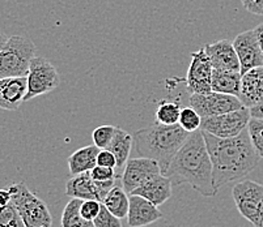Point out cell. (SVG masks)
<instances>
[{"mask_svg": "<svg viewBox=\"0 0 263 227\" xmlns=\"http://www.w3.org/2000/svg\"><path fill=\"white\" fill-rule=\"evenodd\" d=\"M133 145H134L133 136H131L130 133L126 132L124 130H122V128H118V127H117L116 135H114L113 140H111V142H110V145L106 148V149H109L110 152L116 155V159H117L116 173L119 179L122 178V174H123V170L128 161V157H130Z\"/></svg>", "mask_w": 263, "mask_h": 227, "instance_id": "obj_19", "label": "cell"}, {"mask_svg": "<svg viewBox=\"0 0 263 227\" xmlns=\"http://www.w3.org/2000/svg\"><path fill=\"white\" fill-rule=\"evenodd\" d=\"M243 8L257 16H263V0H241Z\"/></svg>", "mask_w": 263, "mask_h": 227, "instance_id": "obj_33", "label": "cell"}, {"mask_svg": "<svg viewBox=\"0 0 263 227\" xmlns=\"http://www.w3.org/2000/svg\"><path fill=\"white\" fill-rule=\"evenodd\" d=\"M83 200L71 198L62 213V227H95L93 221H88L81 216L80 207Z\"/></svg>", "mask_w": 263, "mask_h": 227, "instance_id": "obj_23", "label": "cell"}, {"mask_svg": "<svg viewBox=\"0 0 263 227\" xmlns=\"http://www.w3.org/2000/svg\"><path fill=\"white\" fill-rule=\"evenodd\" d=\"M8 35L7 34H4V33H2L0 32V50L3 49V46L4 45L7 44V40H8Z\"/></svg>", "mask_w": 263, "mask_h": 227, "instance_id": "obj_37", "label": "cell"}, {"mask_svg": "<svg viewBox=\"0 0 263 227\" xmlns=\"http://www.w3.org/2000/svg\"><path fill=\"white\" fill-rule=\"evenodd\" d=\"M189 104L197 110L202 118L221 115L226 112L243 107L241 99L236 95L223 94L217 92H211L209 94H190Z\"/></svg>", "mask_w": 263, "mask_h": 227, "instance_id": "obj_10", "label": "cell"}, {"mask_svg": "<svg viewBox=\"0 0 263 227\" xmlns=\"http://www.w3.org/2000/svg\"><path fill=\"white\" fill-rule=\"evenodd\" d=\"M248 131L255 152L260 158H263V119H250L248 124Z\"/></svg>", "mask_w": 263, "mask_h": 227, "instance_id": "obj_26", "label": "cell"}, {"mask_svg": "<svg viewBox=\"0 0 263 227\" xmlns=\"http://www.w3.org/2000/svg\"><path fill=\"white\" fill-rule=\"evenodd\" d=\"M214 66L204 47L191 54V61L186 75V88L190 94H209L212 92Z\"/></svg>", "mask_w": 263, "mask_h": 227, "instance_id": "obj_9", "label": "cell"}, {"mask_svg": "<svg viewBox=\"0 0 263 227\" xmlns=\"http://www.w3.org/2000/svg\"><path fill=\"white\" fill-rule=\"evenodd\" d=\"M250 115H252V118L255 119H263V97L254 106L250 107Z\"/></svg>", "mask_w": 263, "mask_h": 227, "instance_id": "obj_34", "label": "cell"}, {"mask_svg": "<svg viewBox=\"0 0 263 227\" xmlns=\"http://www.w3.org/2000/svg\"><path fill=\"white\" fill-rule=\"evenodd\" d=\"M8 190L12 204L18 210L26 227H52V216L46 202L34 195L24 181L12 184Z\"/></svg>", "mask_w": 263, "mask_h": 227, "instance_id": "obj_5", "label": "cell"}, {"mask_svg": "<svg viewBox=\"0 0 263 227\" xmlns=\"http://www.w3.org/2000/svg\"><path fill=\"white\" fill-rule=\"evenodd\" d=\"M90 175L95 179L96 181H106V180H113V179H119L117 176L116 170L110 169V167L105 166H97L93 170H90Z\"/></svg>", "mask_w": 263, "mask_h": 227, "instance_id": "obj_31", "label": "cell"}, {"mask_svg": "<svg viewBox=\"0 0 263 227\" xmlns=\"http://www.w3.org/2000/svg\"><path fill=\"white\" fill-rule=\"evenodd\" d=\"M97 164H99V166L110 167V169L116 170L117 167L116 155L110 152L109 149H101L99 152V155H97Z\"/></svg>", "mask_w": 263, "mask_h": 227, "instance_id": "obj_32", "label": "cell"}, {"mask_svg": "<svg viewBox=\"0 0 263 227\" xmlns=\"http://www.w3.org/2000/svg\"><path fill=\"white\" fill-rule=\"evenodd\" d=\"M28 77H7L0 80V109L16 111L25 102Z\"/></svg>", "mask_w": 263, "mask_h": 227, "instance_id": "obj_14", "label": "cell"}, {"mask_svg": "<svg viewBox=\"0 0 263 227\" xmlns=\"http://www.w3.org/2000/svg\"><path fill=\"white\" fill-rule=\"evenodd\" d=\"M93 223H95V227H122L121 218L114 216L104 204L101 205V210H100L99 216L95 218Z\"/></svg>", "mask_w": 263, "mask_h": 227, "instance_id": "obj_29", "label": "cell"}, {"mask_svg": "<svg viewBox=\"0 0 263 227\" xmlns=\"http://www.w3.org/2000/svg\"><path fill=\"white\" fill-rule=\"evenodd\" d=\"M263 97V66L255 67L242 75L240 99L246 107H253Z\"/></svg>", "mask_w": 263, "mask_h": 227, "instance_id": "obj_17", "label": "cell"}, {"mask_svg": "<svg viewBox=\"0 0 263 227\" xmlns=\"http://www.w3.org/2000/svg\"><path fill=\"white\" fill-rule=\"evenodd\" d=\"M233 46L240 59L241 73H246L255 67L263 66V54L255 29L246 30L234 38Z\"/></svg>", "mask_w": 263, "mask_h": 227, "instance_id": "obj_12", "label": "cell"}, {"mask_svg": "<svg viewBox=\"0 0 263 227\" xmlns=\"http://www.w3.org/2000/svg\"><path fill=\"white\" fill-rule=\"evenodd\" d=\"M28 92L25 101H30L38 95L47 94L59 87L61 76L58 71L47 59L42 56H34L30 61L28 73Z\"/></svg>", "mask_w": 263, "mask_h": 227, "instance_id": "obj_8", "label": "cell"}, {"mask_svg": "<svg viewBox=\"0 0 263 227\" xmlns=\"http://www.w3.org/2000/svg\"><path fill=\"white\" fill-rule=\"evenodd\" d=\"M117 127L114 126H101L97 127L92 133L93 144L100 149H106L116 135Z\"/></svg>", "mask_w": 263, "mask_h": 227, "instance_id": "obj_28", "label": "cell"}, {"mask_svg": "<svg viewBox=\"0 0 263 227\" xmlns=\"http://www.w3.org/2000/svg\"><path fill=\"white\" fill-rule=\"evenodd\" d=\"M12 202V195L11 191L7 188V190H0V209L8 207Z\"/></svg>", "mask_w": 263, "mask_h": 227, "instance_id": "obj_35", "label": "cell"}, {"mask_svg": "<svg viewBox=\"0 0 263 227\" xmlns=\"http://www.w3.org/2000/svg\"><path fill=\"white\" fill-rule=\"evenodd\" d=\"M157 174L162 173L161 167L155 159L145 158V157L131 158L127 161L122 174V187L128 195H131L136 188Z\"/></svg>", "mask_w": 263, "mask_h": 227, "instance_id": "obj_11", "label": "cell"}, {"mask_svg": "<svg viewBox=\"0 0 263 227\" xmlns=\"http://www.w3.org/2000/svg\"><path fill=\"white\" fill-rule=\"evenodd\" d=\"M260 227H263V218H262V224H260Z\"/></svg>", "mask_w": 263, "mask_h": 227, "instance_id": "obj_38", "label": "cell"}, {"mask_svg": "<svg viewBox=\"0 0 263 227\" xmlns=\"http://www.w3.org/2000/svg\"><path fill=\"white\" fill-rule=\"evenodd\" d=\"M127 195L128 193L123 190L122 185L116 184L110 190V192L107 193L106 197L104 198L102 204L113 213L114 216L122 219L124 217H127L128 208H130V197Z\"/></svg>", "mask_w": 263, "mask_h": 227, "instance_id": "obj_22", "label": "cell"}, {"mask_svg": "<svg viewBox=\"0 0 263 227\" xmlns=\"http://www.w3.org/2000/svg\"><path fill=\"white\" fill-rule=\"evenodd\" d=\"M250 119H252L250 109L243 106L234 111L221 114V115L202 118L200 130L211 133L216 137L231 138L238 136L243 130H246Z\"/></svg>", "mask_w": 263, "mask_h": 227, "instance_id": "obj_7", "label": "cell"}, {"mask_svg": "<svg viewBox=\"0 0 263 227\" xmlns=\"http://www.w3.org/2000/svg\"><path fill=\"white\" fill-rule=\"evenodd\" d=\"M162 218L159 207L147 198L138 195H130L127 221L130 227H145Z\"/></svg>", "mask_w": 263, "mask_h": 227, "instance_id": "obj_13", "label": "cell"}, {"mask_svg": "<svg viewBox=\"0 0 263 227\" xmlns=\"http://www.w3.org/2000/svg\"><path fill=\"white\" fill-rule=\"evenodd\" d=\"M232 196L238 212L253 226L260 227L263 218V184L243 180L233 187Z\"/></svg>", "mask_w": 263, "mask_h": 227, "instance_id": "obj_6", "label": "cell"}, {"mask_svg": "<svg viewBox=\"0 0 263 227\" xmlns=\"http://www.w3.org/2000/svg\"><path fill=\"white\" fill-rule=\"evenodd\" d=\"M182 106L178 101H169L164 99L157 106L155 116H156V123L166 124V126H173L178 124L179 115H181Z\"/></svg>", "mask_w": 263, "mask_h": 227, "instance_id": "obj_24", "label": "cell"}, {"mask_svg": "<svg viewBox=\"0 0 263 227\" xmlns=\"http://www.w3.org/2000/svg\"><path fill=\"white\" fill-rule=\"evenodd\" d=\"M101 201L97 200H83L80 207L81 216L84 217L88 221H95V218L99 216L100 210H101Z\"/></svg>", "mask_w": 263, "mask_h": 227, "instance_id": "obj_30", "label": "cell"}, {"mask_svg": "<svg viewBox=\"0 0 263 227\" xmlns=\"http://www.w3.org/2000/svg\"><path fill=\"white\" fill-rule=\"evenodd\" d=\"M100 148L93 145L80 148L73 152L68 158V169L72 175L87 173L97 166V155H99Z\"/></svg>", "mask_w": 263, "mask_h": 227, "instance_id": "obj_21", "label": "cell"}, {"mask_svg": "<svg viewBox=\"0 0 263 227\" xmlns=\"http://www.w3.org/2000/svg\"><path fill=\"white\" fill-rule=\"evenodd\" d=\"M242 73L231 69H214L212 73V92L240 97Z\"/></svg>", "mask_w": 263, "mask_h": 227, "instance_id": "obj_20", "label": "cell"}, {"mask_svg": "<svg viewBox=\"0 0 263 227\" xmlns=\"http://www.w3.org/2000/svg\"><path fill=\"white\" fill-rule=\"evenodd\" d=\"M178 124L182 127L183 130L191 133L194 132V131L200 130L202 116L198 114V111L194 109V107H182V110H181V115H179Z\"/></svg>", "mask_w": 263, "mask_h": 227, "instance_id": "obj_25", "label": "cell"}, {"mask_svg": "<svg viewBox=\"0 0 263 227\" xmlns=\"http://www.w3.org/2000/svg\"><path fill=\"white\" fill-rule=\"evenodd\" d=\"M172 187H173V183L168 176L164 175V174H157V175L148 179L140 187L136 188L131 195L142 196V197L147 198L151 202L160 207L172 197Z\"/></svg>", "mask_w": 263, "mask_h": 227, "instance_id": "obj_16", "label": "cell"}, {"mask_svg": "<svg viewBox=\"0 0 263 227\" xmlns=\"http://www.w3.org/2000/svg\"><path fill=\"white\" fill-rule=\"evenodd\" d=\"M0 227H26L20 213L12 202L0 209Z\"/></svg>", "mask_w": 263, "mask_h": 227, "instance_id": "obj_27", "label": "cell"}, {"mask_svg": "<svg viewBox=\"0 0 263 227\" xmlns=\"http://www.w3.org/2000/svg\"><path fill=\"white\" fill-rule=\"evenodd\" d=\"M190 132L179 124L166 126L155 123L135 132L134 148L139 157L155 159L161 167V173H166L172 161L182 148Z\"/></svg>", "mask_w": 263, "mask_h": 227, "instance_id": "obj_3", "label": "cell"}, {"mask_svg": "<svg viewBox=\"0 0 263 227\" xmlns=\"http://www.w3.org/2000/svg\"><path fill=\"white\" fill-rule=\"evenodd\" d=\"M165 175L173 184H189L204 197H214L216 195L211 157L202 130L190 133Z\"/></svg>", "mask_w": 263, "mask_h": 227, "instance_id": "obj_2", "label": "cell"}, {"mask_svg": "<svg viewBox=\"0 0 263 227\" xmlns=\"http://www.w3.org/2000/svg\"><path fill=\"white\" fill-rule=\"evenodd\" d=\"M35 46L29 38L12 35L0 50V80L7 77L28 76Z\"/></svg>", "mask_w": 263, "mask_h": 227, "instance_id": "obj_4", "label": "cell"}, {"mask_svg": "<svg viewBox=\"0 0 263 227\" xmlns=\"http://www.w3.org/2000/svg\"><path fill=\"white\" fill-rule=\"evenodd\" d=\"M203 136L211 157L216 191L231 181L245 178L259 163L260 157L253 147L248 128L231 138L216 137L204 131Z\"/></svg>", "mask_w": 263, "mask_h": 227, "instance_id": "obj_1", "label": "cell"}, {"mask_svg": "<svg viewBox=\"0 0 263 227\" xmlns=\"http://www.w3.org/2000/svg\"><path fill=\"white\" fill-rule=\"evenodd\" d=\"M255 33H257L258 40H259L260 50H262V54H263V24H259V25L255 28Z\"/></svg>", "mask_w": 263, "mask_h": 227, "instance_id": "obj_36", "label": "cell"}, {"mask_svg": "<svg viewBox=\"0 0 263 227\" xmlns=\"http://www.w3.org/2000/svg\"><path fill=\"white\" fill-rule=\"evenodd\" d=\"M204 50L211 59L214 69H231L241 72L240 59L233 46V42L228 39L217 40L214 44L204 45Z\"/></svg>", "mask_w": 263, "mask_h": 227, "instance_id": "obj_15", "label": "cell"}, {"mask_svg": "<svg viewBox=\"0 0 263 227\" xmlns=\"http://www.w3.org/2000/svg\"><path fill=\"white\" fill-rule=\"evenodd\" d=\"M66 195L71 198H80V200H97L102 202L97 184L93 180L90 171L73 175L66 183Z\"/></svg>", "mask_w": 263, "mask_h": 227, "instance_id": "obj_18", "label": "cell"}]
</instances>
